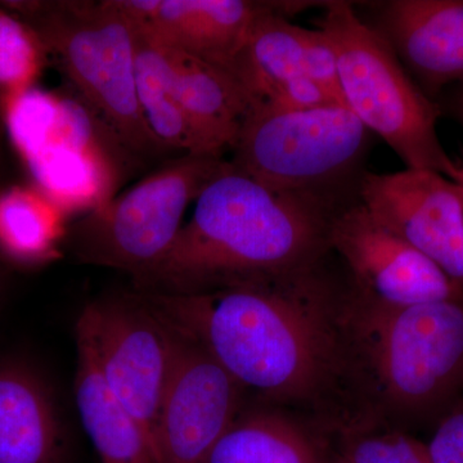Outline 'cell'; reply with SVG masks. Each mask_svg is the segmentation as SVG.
Wrapping results in <instances>:
<instances>
[{
	"label": "cell",
	"mask_w": 463,
	"mask_h": 463,
	"mask_svg": "<svg viewBox=\"0 0 463 463\" xmlns=\"http://www.w3.org/2000/svg\"><path fill=\"white\" fill-rule=\"evenodd\" d=\"M328 246L343 261L352 288L371 300L399 307L463 298L461 286L377 223L356 194L332 216Z\"/></svg>",
	"instance_id": "11"
},
{
	"label": "cell",
	"mask_w": 463,
	"mask_h": 463,
	"mask_svg": "<svg viewBox=\"0 0 463 463\" xmlns=\"http://www.w3.org/2000/svg\"><path fill=\"white\" fill-rule=\"evenodd\" d=\"M356 196L377 223L421 252L463 288V191L431 172H364Z\"/></svg>",
	"instance_id": "12"
},
{
	"label": "cell",
	"mask_w": 463,
	"mask_h": 463,
	"mask_svg": "<svg viewBox=\"0 0 463 463\" xmlns=\"http://www.w3.org/2000/svg\"><path fill=\"white\" fill-rule=\"evenodd\" d=\"M48 54L32 27L14 12L0 7V96L3 100L32 90Z\"/></svg>",
	"instance_id": "21"
},
{
	"label": "cell",
	"mask_w": 463,
	"mask_h": 463,
	"mask_svg": "<svg viewBox=\"0 0 463 463\" xmlns=\"http://www.w3.org/2000/svg\"><path fill=\"white\" fill-rule=\"evenodd\" d=\"M143 36L167 93L199 136L207 154L224 156L251 109L248 91L224 69Z\"/></svg>",
	"instance_id": "16"
},
{
	"label": "cell",
	"mask_w": 463,
	"mask_h": 463,
	"mask_svg": "<svg viewBox=\"0 0 463 463\" xmlns=\"http://www.w3.org/2000/svg\"><path fill=\"white\" fill-rule=\"evenodd\" d=\"M5 109L9 133L36 179V188L63 212L69 179V210L90 212L79 179L87 182L97 207L114 199L118 163L111 160H118V155L133 154H111L109 149L127 148L102 146L97 133L108 127L83 100L63 99L32 88L5 99Z\"/></svg>",
	"instance_id": "8"
},
{
	"label": "cell",
	"mask_w": 463,
	"mask_h": 463,
	"mask_svg": "<svg viewBox=\"0 0 463 463\" xmlns=\"http://www.w3.org/2000/svg\"><path fill=\"white\" fill-rule=\"evenodd\" d=\"M438 99L444 100V103L438 105L439 109H446L463 127V83L448 88Z\"/></svg>",
	"instance_id": "24"
},
{
	"label": "cell",
	"mask_w": 463,
	"mask_h": 463,
	"mask_svg": "<svg viewBox=\"0 0 463 463\" xmlns=\"http://www.w3.org/2000/svg\"><path fill=\"white\" fill-rule=\"evenodd\" d=\"M347 194L274 191L228 167L136 291L196 294L297 269L327 257L332 216Z\"/></svg>",
	"instance_id": "2"
},
{
	"label": "cell",
	"mask_w": 463,
	"mask_h": 463,
	"mask_svg": "<svg viewBox=\"0 0 463 463\" xmlns=\"http://www.w3.org/2000/svg\"><path fill=\"white\" fill-rule=\"evenodd\" d=\"M175 336L152 449L157 463H203L243 410L246 392L203 346Z\"/></svg>",
	"instance_id": "10"
},
{
	"label": "cell",
	"mask_w": 463,
	"mask_h": 463,
	"mask_svg": "<svg viewBox=\"0 0 463 463\" xmlns=\"http://www.w3.org/2000/svg\"><path fill=\"white\" fill-rule=\"evenodd\" d=\"M334 463H346V462L344 461V459L341 458V457L339 455H337V452H336V456H335Z\"/></svg>",
	"instance_id": "26"
},
{
	"label": "cell",
	"mask_w": 463,
	"mask_h": 463,
	"mask_svg": "<svg viewBox=\"0 0 463 463\" xmlns=\"http://www.w3.org/2000/svg\"><path fill=\"white\" fill-rule=\"evenodd\" d=\"M346 463H431L428 447L407 431L359 432L337 443Z\"/></svg>",
	"instance_id": "22"
},
{
	"label": "cell",
	"mask_w": 463,
	"mask_h": 463,
	"mask_svg": "<svg viewBox=\"0 0 463 463\" xmlns=\"http://www.w3.org/2000/svg\"><path fill=\"white\" fill-rule=\"evenodd\" d=\"M32 27L67 79L130 154H173L146 120L137 90L136 29L118 0L8 2Z\"/></svg>",
	"instance_id": "4"
},
{
	"label": "cell",
	"mask_w": 463,
	"mask_h": 463,
	"mask_svg": "<svg viewBox=\"0 0 463 463\" xmlns=\"http://www.w3.org/2000/svg\"><path fill=\"white\" fill-rule=\"evenodd\" d=\"M313 24L336 58L344 103L407 166L455 181L458 163L439 139L441 111L408 74L395 52L347 2H327Z\"/></svg>",
	"instance_id": "5"
},
{
	"label": "cell",
	"mask_w": 463,
	"mask_h": 463,
	"mask_svg": "<svg viewBox=\"0 0 463 463\" xmlns=\"http://www.w3.org/2000/svg\"><path fill=\"white\" fill-rule=\"evenodd\" d=\"M368 24L429 99L463 83V0H388Z\"/></svg>",
	"instance_id": "15"
},
{
	"label": "cell",
	"mask_w": 463,
	"mask_h": 463,
	"mask_svg": "<svg viewBox=\"0 0 463 463\" xmlns=\"http://www.w3.org/2000/svg\"><path fill=\"white\" fill-rule=\"evenodd\" d=\"M359 432L434 425L463 395V298L389 306L356 294L345 310Z\"/></svg>",
	"instance_id": "3"
},
{
	"label": "cell",
	"mask_w": 463,
	"mask_h": 463,
	"mask_svg": "<svg viewBox=\"0 0 463 463\" xmlns=\"http://www.w3.org/2000/svg\"><path fill=\"white\" fill-rule=\"evenodd\" d=\"M230 167L221 155H182L132 190L91 210L67 228L69 248L88 264L132 279L154 268L172 249L183 216L216 176Z\"/></svg>",
	"instance_id": "7"
},
{
	"label": "cell",
	"mask_w": 463,
	"mask_h": 463,
	"mask_svg": "<svg viewBox=\"0 0 463 463\" xmlns=\"http://www.w3.org/2000/svg\"><path fill=\"white\" fill-rule=\"evenodd\" d=\"M76 339L90 347L109 392L151 443L175 353V332L134 291L85 307L76 323Z\"/></svg>",
	"instance_id": "9"
},
{
	"label": "cell",
	"mask_w": 463,
	"mask_h": 463,
	"mask_svg": "<svg viewBox=\"0 0 463 463\" xmlns=\"http://www.w3.org/2000/svg\"><path fill=\"white\" fill-rule=\"evenodd\" d=\"M65 218L66 213L36 187L0 192V254L25 265L53 260L66 239Z\"/></svg>",
	"instance_id": "20"
},
{
	"label": "cell",
	"mask_w": 463,
	"mask_h": 463,
	"mask_svg": "<svg viewBox=\"0 0 463 463\" xmlns=\"http://www.w3.org/2000/svg\"><path fill=\"white\" fill-rule=\"evenodd\" d=\"M331 257L196 294H139L265 407L339 441L355 431L356 417L344 325L349 281Z\"/></svg>",
	"instance_id": "1"
},
{
	"label": "cell",
	"mask_w": 463,
	"mask_h": 463,
	"mask_svg": "<svg viewBox=\"0 0 463 463\" xmlns=\"http://www.w3.org/2000/svg\"><path fill=\"white\" fill-rule=\"evenodd\" d=\"M75 397L100 463H157L147 435L102 380L90 347L76 339Z\"/></svg>",
	"instance_id": "19"
},
{
	"label": "cell",
	"mask_w": 463,
	"mask_h": 463,
	"mask_svg": "<svg viewBox=\"0 0 463 463\" xmlns=\"http://www.w3.org/2000/svg\"><path fill=\"white\" fill-rule=\"evenodd\" d=\"M332 441L274 408L241 411L203 463H334Z\"/></svg>",
	"instance_id": "18"
},
{
	"label": "cell",
	"mask_w": 463,
	"mask_h": 463,
	"mask_svg": "<svg viewBox=\"0 0 463 463\" xmlns=\"http://www.w3.org/2000/svg\"><path fill=\"white\" fill-rule=\"evenodd\" d=\"M370 132L345 105L286 109L257 103L232 146L231 166L274 191L356 192Z\"/></svg>",
	"instance_id": "6"
},
{
	"label": "cell",
	"mask_w": 463,
	"mask_h": 463,
	"mask_svg": "<svg viewBox=\"0 0 463 463\" xmlns=\"http://www.w3.org/2000/svg\"><path fill=\"white\" fill-rule=\"evenodd\" d=\"M65 431L47 381L36 368L0 361V463H67Z\"/></svg>",
	"instance_id": "17"
},
{
	"label": "cell",
	"mask_w": 463,
	"mask_h": 463,
	"mask_svg": "<svg viewBox=\"0 0 463 463\" xmlns=\"http://www.w3.org/2000/svg\"><path fill=\"white\" fill-rule=\"evenodd\" d=\"M118 5L152 42L230 72L255 21L276 2L118 0Z\"/></svg>",
	"instance_id": "14"
},
{
	"label": "cell",
	"mask_w": 463,
	"mask_h": 463,
	"mask_svg": "<svg viewBox=\"0 0 463 463\" xmlns=\"http://www.w3.org/2000/svg\"><path fill=\"white\" fill-rule=\"evenodd\" d=\"M456 160L458 163V174H457L456 179L453 182L458 183L463 191V151H461V155Z\"/></svg>",
	"instance_id": "25"
},
{
	"label": "cell",
	"mask_w": 463,
	"mask_h": 463,
	"mask_svg": "<svg viewBox=\"0 0 463 463\" xmlns=\"http://www.w3.org/2000/svg\"><path fill=\"white\" fill-rule=\"evenodd\" d=\"M426 444L431 463H463V395L434 423Z\"/></svg>",
	"instance_id": "23"
},
{
	"label": "cell",
	"mask_w": 463,
	"mask_h": 463,
	"mask_svg": "<svg viewBox=\"0 0 463 463\" xmlns=\"http://www.w3.org/2000/svg\"><path fill=\"white\" fill-rule=\"evenodd\" d=\"M317 3L276 2L255 21L230 69V74L248 91L251 106L269 97L279 85L298 78L313 79L344 103L330 43L319 30L289 23V17Z\"/></svg>",
	"instance_id": "13"
}]
</instances>
